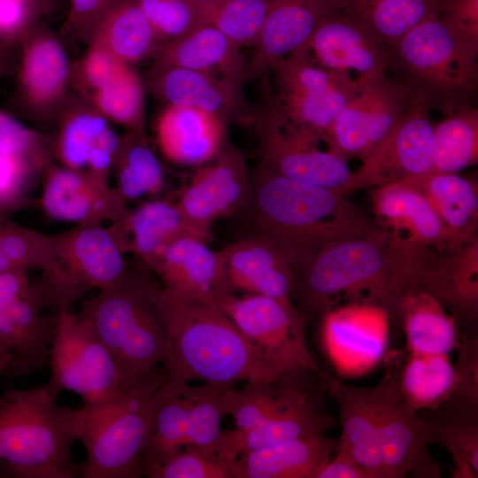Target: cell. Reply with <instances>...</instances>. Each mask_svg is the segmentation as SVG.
<instances>
[{"label": "cell", "mask_w": 478, "mask_h": 478, "mask_svg": "<svg viewBox=\"0 0 478 478\" xmlns=\"http://www.w3.org/2000/svg\"><path fill=\"white\" fill-rule=\"evenodd\" d=\"M232 217L243 236L269 241L295 271L327 244L382 227L348 197L260 165L251 177L245 204Z\"/></svg>", "instance_id": "cell-1"}, {"label": "cell", "mask_w": 478, "mask_h": 478, "mask_svg": "<svg viewBox=\"0 0 478 478\" xmlns=\"http://www.w3.org/2000/svg\"><path fill=\"white\" fill-rule=\"evenodd\" d=\"M157 300L166 330V374L218 384L281 374L216 305L164 286H158Z\"/></svg>", "instance_id": "cell-2"}, {"label": "cell", "mask_w": 478, "mask_h": 478, "mask_svg": "<svg viewBox=\"0 0 478 478\" xmlns=\"http://www.w3.org/2000/svg\"><path fill=\"white\" fill-rule=\"evenodd\" d=\"M294 298L305 322L323 317L341 296L367 294L388 316H397L408 289L397 238L380 229L327 244L295 271Z\"/></svg>", "instance_id": "cell-3"}, {"label": "cell", "mask_w": 478, "mask_h": 478, "mask_svg": "<svg viewBox=\"0 0 478 478\" xmlns=\"http://www.w3.org/2000/svg\"><path fill=\"white\" fill-rule=\"evenodd\" d=\"M44 386L7 389L0 397V476L73 478L72 446L80 440L82 412L56 404Z\"/></svg>", "instance_id": "cell-4"}, {"label": "cell", "mask_w": 478, "mask_h": 478, "mask_svg": "<svg viewBox=\"0 0 478 478\" xmlns=\"http://www.w3.org/2000/svg\"><path fill=\"white\" fill-rule=\"evenodd\" d=\"M392 76L430 110L471 102L478 88V39L439 13L390 47Z\"/></svg>", "instance_id": "cell-5"}, {"label": "cell", "mask_w": 478, "mask_h": 478, "mask_svg": "<svg viewBox=\"0 0 478 478\" xmlns=\"http://www.w3.org/2000/svg\"><path fill=\"white\" fill-rule=\"evenodd\" d=\"M157 289L145 271L127 267L113 283L81 303L79 314L129 381L162 365L166 357V330Z\"/></svg>", "instance_id": "cell-6"}, {"label": "cell", "mask_w": 478, "mask_h": 478, "mask_svg": "<svg viewBox=\"0 0 478 478\" xmlns=\"http://www.w3.org/2000/svg\"><path fill=\"white\" fill-rule=\"evenodd\" d=\"M320 374L299 369L233 388L227 414L236 429L254 428L253 436L261 445L327 434L336 420L328 412Z\"/></svg>", "instance_id": "cell-7"}, {"label": "cell", "mask_w": 478, "mask_h": 478, "mask_svg": "<svg viewBox=\"0 0 478 478\" xmlns=\"http://www.w3.org/2000/svg\"><path fill=\"white\" fill-rule=\"evenodd\" d=\"M165 371L154 369L129 381L112 399L83 407L80 440L87 459L83 478H137L150 424L156 392Z\"/></svg>", "instance_id": "cell-8"}, {"label": "cell", "mask_w": 478, "mask_h": 478, "mask_svg": "<svg viewBox=\"0 0 478 478\" xmlns=\"http://www.w3.org/2000/svg\"><path fill=\"white\" fill-rule=\"evenodd\" d=\"M116 238L101 224H78L51 235V259L31 281L30 297L42 311L67 308L89 290H99L118 280L127 266Z\"/></svg>", "instance_id": "cell-9"}, {"label": "cell", "mask_w": 478, "mask_h": 478, "mask_svg": "<svg viewBox=\"0 0 478 478\" xmlns=\"http://www.w3.org/2000/svg\"><path fill=\"white\" fill-rule=\"evenodd\" d=\"M351 73L328 70L305 50L276 62L266 102L292 124L324 138L355 93ZM266 74V75H267Z\"/></svg>", "instance_id": "cell-10"}, {"label": "cell", "mask_w": 478, "mask_h": 478, "mask_svg": "<svg viewBox=\"0 0 478 478\" xmlns=\"http://www.w3.org/2000/svg\"><path fill=\"white\" fill-rule=\"evenodd\" d=\"M51 344L45 389L57 399L65 390L78 394L83 407L102 405L129 382L112 354L79 313L59 309ZM131 381V380H130Z\"/></svg>", "instance_id": "cell-11"}, {"label": "cell", "mask_w": 478, "mask_h": 478, "mask_svg": "<svg viewBox=\"0 0 478 478\" xmlns=\"http://www.w3.org/2000/svg\"><path fill=\"white\" fill-rule=\"evenodd\" d=\"M280 374L305 369L319 374L305 337V320L291 302L247 293L221 296L214 304Z\"/></svg>", "instance_id": "cell-12"}, {"label": "cell", "mask_w": 478, "mask_h": 478, "mask_svg": "<svg viewBox=\"0 0 478 478\" xmlns=\"http://www.w3.org/2000/svg\"><path fill=\"white\" fill-rule=\"evenodd\" d=\"M413 95L388 73L359 76L354 95L324 138L327 148L346 160L367 158L406 112Z\"/></svg>", "instance_id": "cell-13"}, {"label": "cell", "mask_w": 478, "mask_h": 478, "mask_svg": "<svg viewBox=\"0 0 478 478\" xmlns=\"http://www.w3.org/2000/svg\"><path fill=\"white\" fill-rule=\"evenodd\" d=\"M260 166L342 195L352 172L348 160L320 147L321 138L281 115L267 102L253 120Z\"/></svg>", "instance_id": "cell-14"}, {"label": "cell", "mask_w": 478, "mask_h": 478, "mask_svg": "<svg viewBox=\"0 0 478 478\" xmlns=\"http://www.w3.org/2000/svg\"><path fill=\"white\" fill-rule=\"evenodd\" d=\"M434 128L430 109L414 97L382 143L352 172L342 195L433 172Z\"/></svg>", "instance_id": "cell-15"}, {"label": "cell", "mask_w": 478, "mask_h": 478, "mask_svg": "<svg viewBox=\"0 0 478 478\" xmlns=\"http://www.w3.org/2000/svg\"><path fill=\"white\" fill-rule=\"evenodd\" d=\"M199 166L176 204L191 227L212 236L215 221L235 215L245 204L251 177L244 155L228 142L212 160Z\"/></svg>", "instance_id": "cell-16"}, {"label": "cell", "mask_w": 478, "mask_h": 478, "mask_svg": "<svg viewBox=\"0 0 478 478\" xmlns=\"http://www.w3.org/2000/svg\"><path fill=\"white\" fill-rule=\"evenodd\" d=\"M381 402V446L387 478L414 474L439 478L440 464L430 454V421L420 418L405 399L399 388V373L383 382Z\"/></svg>", "instance_id": "cell-17"}, {"label": "cell", "mask_w": 478, "mask_h": 478, "mask_svg": "<svg viewBox=\"0 0 478 478\" xmlns=\"http://www.w3.org/2000/svg\"><path fill=\"white\" fill-rule=\"evenodd\" d=\"M416 287L448 308L457 324L474 325L478 316V237L437 250L416 244Z\"/></svg>", "instance_id": "cell-18"}, {"label": "cell", "mask_w": 478, "mask_h": 478, "mask_svg": "<svg viewBox=\"0 0 478 478\" xmlns=\"http://www.w3.org/2000/svg\"><path fill=\"white\" fill-rule=\"evenodd\" d=\"M16 96L30 112L50 116L66 102L72 66L59 39L36 21L20 42Z\"/></svg>", "instance_id": "cell-19"}, {"label": "cell", "mask_w": 478, "mask_h": 478, "mask_svg": "<svg viewBox=\"0 0 478 478\" xmlns=\"http://www.w3.org/2000/svg\"><path fill=\"white\" fill-rule=\"evenodd\" d=\"M326 391L339 409L341 435L336 452L359 465L370 478H387L381 446V383L374 388L345 384L330 374H320Z\"/></svg>", "instance_id": "cell-20"}, {"label": "cell", "mask_w": 478, "mask_h": 478, "mask_svg": "<svg viewBox=\"0 0 478 478\" xmlns=\"http://www.w3.org/2000/svg\"><path fill=\"white\" fill-rule=\"evenodd\" d=\"M301 49L328 70L355 71L358 77L388 73L391 66L390 48L358 21L337 9L320 20Z\"/></svg>", "instance_id": "cell-21"}, {"label": "cell", "mask_w": 478, "mask_h": 478, "mask_svg": "<svg viewBox=\"0 0 478 478\" xmlns=\"http://www.w3.org/2000/svg\"><path fill=\"white\" fill-rule=\"evenodd\" d=\"M149 88L167 105L198 108L227 121L252 123L256 112L243 94V81L220 74L168 67L150 69Z\"/></svg>", "instance_id": "cell-22"}, {"label": "cell", "mask_w": 478, "mask_h": 478, "mask_svg": "<svg viewBox=\"0 0 478 478\" xmlns=\"http://www.w3.org/2000/svg\"><path fill=\"white\" fill-rule=\"evenodd\" d=\"M41 205L53 220L77 224L113 222L127 212L126 201L116 189L87 172L47 166Z\"/></svg>", "instance_id": "cell-23"}, {"label": "cell", "mask_w": 478, "mask_h": 478, "mask_svg": "<svg viewBox=\"0 0 478 478\" xmlns=\"http://www.w3.org/2000/svg\"><path fill=\"white\" fill-rule=\"evenodd\" d=\"M337 9L335 0H270L244 81L266 75L279 60L303 48L320 20Z\"/></svg>", "instance_id": "cell-24"}, {"label": "cell", "mask_w": 478, "mask_h": 478, "mask_svg": "<svg viewBox=\"0 0 478 478\" xmlns=\"http://www.w3.org/2000/svg\"><path fill=\"white\" fill-rule=\"evenodd\" d=\"M219 251L231 290L293 303L295 269L274 244L263 238L243 236Z\"/></svg>", "instance_id": "cell-25"}, {"label": "cell", "mask_w": 478, "mask_h": 478, "mask_svg": "<svg viewBox=\"0 0 478 478\" xmlns=\"http://www.w3.org/2000/svg\"><path fill=\"white\" fill-rule=\"evenodd\" d=\"M209 242L193 234L172 241L152 270L163 286L212 305L231 293L220 251L212 250Z\"/></svg>", "instance_id": "cell-26"}, {"label": "cell", "mask_w": 478, "mask_h": 478, "mask_svg": "<svg viewBox=\"0 0 478 478\" xmlns=\"http://www.w3.org/2000/svg\"><path fill=\"white\" fill-rule=\"evenodd\" d=\"M227 121L209 112L167 105L156 124L162 155L180 166H201L212 160L227 141Z\"/></svg>", "instance_id": "cell-27"}, {"label": "cell", "mask_w": 478, "mask_h": 478, "mask_svg": "<svg viewBox=\"0 0 478 478\" xmlns=\"http://www.w3.org/2000/svg\"><path fill=\"white\" fill-rule=\"evenodd\" d=\"M371 203L377 224L393 235L437 250L451 247L442 220L412 184L397 181L374 187Z\"/></svg>", "instance_id": "cell-28"}, {"label": "cell", "mask_w": 478, "mask_h": 478, "mask_svg": "<svg viewBox=\"0 0 478 478\" xmlns=\"http://www.w3.org/2000/svg\"><path fill=\"white\" fill-rule=\"evenodd\" d=\"M109 228L121 251L135 254L144 265L153 270L165 248L177 237L193 234L211 241L191 227L176 202L156 199L139 205L114 221Z\"/></svg>", "instance_id": "cell-29"}, {"label": "cell", "mask_w": 478, "mask_h": 478, "mask_svg": "<svg viewBox=\"0 0 478 478\" xmlns=\"http://www.w3.org/2000/svg\"><path fill=\"white\" fill-rule=\"evenodd\" d=\"M327 434L295 438L241 453L231 466L233 478H317L335 450Z\"/></svg>", "instance_id": "cell-30"}, {"label": "cell", "mask_w": 478, "mask_h": 478, "mask_svg": "<svg viewBox=\"0 0 478 478\" xmlns=\"http://www.w3.org/2000/svg\"><path fill=\"white\" fill-rule=\"evenodd\" d=\"M57 317L41 314L29 297L0 310V342L12 355L7 378L29 375L49 365Z\"/></svg>", "instance_id": "cell-31"}, {"label": "cell", "mask_w": 478, "mask_h": 478, "mask_svg": "<svg viewBox=\"0 0 478 478\" xmlns=\"http://www.w3.org/2000/svg\"><path fill=\"white\" fill-rule=\"evenodd\" d=\"M240 47L211 25L158 45L151 69L179 67L244 81Z\"/></svg>", "instance_id": "cell-32"}, {"label": "cell", "mask_w": 478, "mask_h": 478, "mask_svg": "<svg viewBox=\"0 0 478 478\" xmlns=\"http://www.w3.org/2000/svg\"><path fill=\"white\" fill-rule=\"evenodd\" d=\"M191 399L189 382L165 373L154 397L149 436L142 455L143 474L187 447Z\"/></svg>", "instance_id": "cell-33"}, {"label": "cell", "mask_w": 478, "mask_h": 478, "mask_svg": "<svg viewBox=\"0 0 478 478\" xmlns=\"http://www.w3.org/2000/svg\"><path fill=\"white\" fill-rule=\"evenodd\" d=\"M428 199L442 220L451 247L477 237L478 187L474 180L457 173L431 172L405 179Z\"/></svg>", "instance_id": "cell-34"}, {"label": "cell", "mask_w": 478, "mask_h": 478, "mask_svg": "<svg viewBox=\"0 0 478 478\" xmlns=\"http://www.w3.org/2000/svg\"><path fill=\"white\" fill-rule=\"evenodd\" d=\"M398 317L411 353L448 355L458 345L456 320L422 288L412 287L404 293Z\"/></svg>", "instance_id": "cell-35"}, {"label": "cell", "mask_w": 478, "mask_h": 478, "mask_svg": "<svg viewBox=\"0 0 478 478\" xmlns=\"http://www.w3.org/2000/svg\"><path fill=\"white\" fill-rule=\"evenodd\" d=\"M89 45L133 66L153 57L158 42L137 0H115L97 26Z\"/></svg>", "instance_id": "cell-36"}, {"label": "cell", "mask_w": 478, "mask_h": 478, "mask_svg": "<svg viewBox=\"0 0 478 478\" xmlns=\"http://www.w3.org/2000/svg\"><path fill=\"white\" fill-rule=\"evenodd\" d=\"M335 1L339 12L358 21L389 48L439 13L436 0Z\"/></svg>", "instance_id": "cell-37"}, {"label": "cell", "mask_w": 478, "mask_h": 478, "mask_svg": "<svg viewBox=\"0 0 478 478\" xmlns=\"http://www.w3.org/2000/svg\"><path fill=\"white\" fill-rule=\"evenodd\" d=\"M441 112L434 128L433 172L458 173L478 160V110L465 102Z\"/></svg>", "instance_id": "cell-38"}, {"label": "cell", "mask_w": 478, "mask_h": 478, "mask_svg": "<svg viewBox=\"0 0 478 478\" xmlns=\"http://www.w3.org/2000/svg\"><path fill=\"white\" fill-rule=\"evenodd\" d=\"M112 168L116 189L125 201L155 195L165 186L163 166L146 135L127 132L122 136Z\"/></svg>", "instance_id": "cell-39"}, {"label": "cell", "mask_w": 478, "mask_h": 478, "mask_svg": "<svg viewBox=\"0 0 478 478\" xmlns=\"http://www.w3.org/2000/svg\"><path fill=\"white\" fill-rule=\"evenodd\" d=\"M61 110L54 152L65 167L82 171L91 148L109 127V120L89 100H66Z\"/></svg>", "instance_id": "cell-40"}, {"label": "cell", "mask_w": 478, "mask_h": 478, "mask_svg": "<svg viewBox=\"0 0 478 478\" xmlns=\"http://www.w3.org/2000/svg\"><path fill=\"white\" fill-rule=\"evenodd\" d=\"M454 381V367L448 355L411 353L399 374V388L415 411L437 410L448 397Z\"/></svg>", "instance_id": "cell-41"}, {"label": "cell", "mask_w": 478, "mask_h": 478, "mask_svg": "<svg viewBox=\"0 0 478 478\" xmlns=\"http://www.w3.org/2000/svg\"><path fill=\"white\" fill-rule=\"evenodd\" d=\"M89 102L108 120L124 127L128 132L146 135L144 85L132 66L112 83L94 92Z\"/></svg>", "instance_id": "cell-42"}, {"label": "cell", "mask_w": 478, "mask_h": 478, "mask_svg": "<svg viewBox=\"0 0 478 478\" xmlns=\"http://www.w3.org/2000/svg\"><path fill=\"white\" fill-rule=\"evenodd\" d=\"M204 20L238 47L255 46L270 0H216L203 3Z\"/></svg>", "instance_id": "cell-43"}, {"label": "cell", "mask_w": 478, "mask_h": 478, "mask_svg": "<svg viewBox=\"0 0 478 478\" xmlns=\"http://www.w3.org/2000/svg\"><path fill=\"white\" fill-rule=\"evenodd\" d=\"M51 259V235L16 224L0 213V272L47 268Z\"/></svg>", "instance_id": "cell-44"}, {"label": "cell", "mask_w": 478, "mask_h": 478, "mask_svg": "<svg viewBox=\"0 0 478 478\" xmlns=\"http://www.w3.org/2000/svg\"><path fill=\"white\" fill-rule=\"evenodd\" d=\"M459 353L454 367V381L446 400L438 408L442 418L478 420V338L465 334L458 341Z\"/></svg>", "instance_id": "cell-45"}, {"label": "cell", "mask_w": 478, "mask_h": 478, "mask_svg": "<svg viewBox=\"0 0 478 478\" xmlns=\"http://www.w3.org/2000/svg\"><path fill=\"white\" fill-rule=\"evenodd\" d=\"M232 388L233 384L205 382L192 386L187 447H209L218 440L222 432V419L227 415Z\"/></svg>", "instance_id": "cell-46"}, {"label": "cell", "mask_w": 478, "mask_h": 478, "mask_svg": "<svg viewBox=\"0 0 478 478\" xmlns=\"http://www.w3.org/2000/svg\"><path fill=\"white\" fill-rule=\"evenodd\" d=\"M431 443L444 447L453 460L454 478L478 477V420L441 418L430 422Z\"/></svg>", "instance_id": "cell-47"}, {"label": "cell", "mask_w": 478, "mask_h": 478, "mask_svg": "<svg viewBox=\"0 0 478 478\" xmlns=\"http://www.w3.org/2000/svg\"><path fill=\"white\" fill-rule=\"evenodd\" d=\"M233 461L213 443L186 447L161 465L143 471L150 478H233Z\"/></svg>", "instance_id": "cell-48"}, {"label": "cell", "mask_w": 478, "mask_h": 478, "mask_svg": "<svg viewBox=\"0 0 478 478\" xmlns=\"http://www.w3.org/2000/svg\"><path fill=\"white\" fill-rule=\"evenodd\" d=\"M158 44L205 25L204 4L194 0H137Z\"/></svg>", "instance_id": "cell-49"}, {"label": "cell", "mask_w": 478, "mask_h": 478, "mask_svg": "<svg viewBox=\"0 0 478 478\" xmlns=\"http://www.w3.org/2000/svg\"><path fill=\"white\" fill-rule=\"evenodd\" d=\"M0 152L23 157L38 169L50 165L49 139L0 111Z\"/></svg>", "instance_id": "cell-50"}, {"label": "cell", "mask_w": 478, "mask_h": 478, "mask_svg": "<svg viewBox=\"0 0 478 478\" xmlns=\"http://www.w3.org/2000/svg\"><path fill=\"white\" fill-rule=\"evenodd\" d=\"M28 159L0 152V213L26 204V192L35 173L40 172Z\"/></svg>", "instance_id": "cell-51"}, {"label": "cell", "mask_w": 478, "mask_h": 478, "mask_svg": "<svg viewBox=\"0 0 478 478\" xmlns=\"http://www.w3.org/2000/svg\"><path fill=\"white\" fill-rule=\"evenodd\" d=\"M129 66L103 49L91 46L78 66L79 81L90 96L116 80Z\"/></svg>", "instance_id": "cell-52"}, {"label": "cell", "mask_w": 478, "mask_h": 478, "mask_svg": "<svg viewBox=\"0 0 478 478\" xmlns=\"http://www.w3.org/2000/svg\"><path fill=\"white\" fill-rule=\"evenodd\" d=\"M64 33L83 42H90L100 21L115 0H70Z\"/></svg>", "instance_id": "cell-53"}, {"label": "cell", "mask_w": 478, "mask_h": 478, "mask_svg": "<svg viewBox=\"0 0 478 478\" xmlns=\"http://www.w3.org/2000/svg\"><path fill=\"white\" fill-rule=\"evenodd\" d=\"M40 15L30 0H0V41L20 44Z\"/></svg>", "instance_id": "cell-54"}, {"label": "cell", "mask_w": 478, "mask_h": 478, "mask_svg": "<svg viewBox=\"0 0 478 478\" xmlns=\"http://www.w3.org/2000/svg\"><path fill=\"white\" fill-rule=\"evenodd\" d=\"M121 136L108 127L96 140L90 150L87 173L101 182L109 184V176L119 150Z\"/></svg>", "instance_id": "cell-55"}, {"label": "cell", "mask_w": 478, "mask_h": 478, "mask_svg": "<svg viewBox=\"0 0 478 478\" xmlns=\"http://www.w3.org/2000/svg\"><path fill=\"white\" fill-rule=\"evenodd\" d=\"M439 15L478 39V0H436Z\"/></svg>", "instance_id": "cell-56"}, {"label": "cell", "mask_w": 478, "mask_h": 478, "mask_svg": "<svg viewBox=\"0 0 478 478\" xmlns=\"http://www.w3.org/2000/svg\"><path fill=\"white\" fill-rule=\"evenodd\" d=\"M31 281L25 270L0 272V310L30 297Z\"/></svg>", "instance_id": "cell-57"}, {"label": "cell", "mask_w": 478, "mask_h": 478, "mask_svg": "<svg viewBox=\"0 0 478 478\" xmlns=\"http://www.w3.org/2000/svg\"><path fill=\"white\" fill-rule=\"evenodd\" d=\"M317 478H370V476L351 458L336 452L334 459L324 465Z\"/></svg>", "instance_id": "cell-58"}, {"label": "cell", "mask_w": 478, "mask_h": 478, "mask_svg": "<svg viewBox=\"0 0 478 478\" xmlns=\"http://www.w3.org/2000/svg\"><path fill=\"white\" fill-rule=\"evenodd\" d=\"M20 44L0 41V80L18 70Z\"/></svg>", "instance_id": "cell-59"}, {"label": "cell", "mask_w": 478, "mask_h": 478, "mask_svg": "<svg viewBox=\"0 0 478 478\" xmlns=\"http://www.w3.org/2000/svg\"><path fill=\"white\" fill-rule=\"evenodd\" d=\"M12 358L9 349L0 342V374H4Z\"/></svg>", "instance_id": "cell-60"}, {"label": "cell", "mask_w": 478, "mask_h": 478, "mask_svg": "<svg viewBox=\"0 0 478 478\" xmlns=\"http://www.w3.org/2000/svg\"><path fill=\"white\" fill-rule=\"evenodd\" d=\"M194 1L202 2V3H208V2H213V1H216V0H194Z\"/></svg>", "instance_id": "cell-61"}, {"label": "cell", "mask_w": 478, "mask_h": 478, "mask_svg": "<svg viewBox=\"0 0 478 478\" xmlns=\"http://www.w3.org/2000/svg\"><path fill=\"white\" fill-rule=\"evenodd\" d=\"M30 1H31V2L36 6V8L38 9L37 4H36V0H30ZM38 11H39V9H38ZM39 12H40V11H39ZM40 13H41V12H40Z\"/></svg>", "instance_id": "cell-62"}]
</instances>
